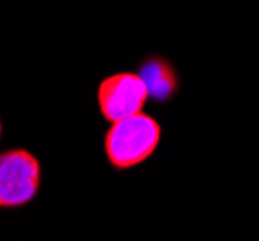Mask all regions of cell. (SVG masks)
Segmentation results:
<instances>
[{"label": "cell", "mask_w": 259, "mask_h": 241, "mask_svg": "<svg viewBox=\"0 0 259 241\" xmlns=\"http://www.w3.org/2000/svg\"><path fill=\"white\" fill-rule=\"evenodd\" d=\"M161 124L140 112L110 124L105 133V154L114 170H130L151 156L161 143Z\"/></svg>", "instance_id": "cell-1"}, {"label": "cell", "mask_w": 259, "mask_h": 241, "mask_svg": "<svg viewBox=\"0 0 259 241\" xmlns=\"http://www.w3.org/2000/svg\"><path fill=\"white\" fill-rule=\"evenodd\" d=\"M41 187V164L25 149L0 154V208L23 207Z\"/></svg>", "instance_id": "cell-2"}, {"label": "cell", "mask_w": 259, "mask_h": 241, "mask_svg": "<svg viewBox=\"0 0 259 241\" xmlns=\"http://www.w3.org/2000/svg\"><path fill=\"white\" fill-rule=\"evenodd\" d=\"M147 99H149L147 87L140 74L134 72L112 74L105 77L97 87L99 110L108 124L143 112Z\"/></svg>", "instance_id": "cell-3"}, {"label": "cell", "mask_w": 259, "mask_h": 241, "mask_svg": "<svg viewBox=\"0 0 259 241\" xmlns=\"http://www.w3.org/2000/svg\"><path fill=\"white\" fill-rule=\"evenodd\" d=\"M140 77L143 79L149 97L155 100L166 102L168 99H172L178 91V77L172 66L159 56H151L147 58L140 66Z\"/></svg>", "instance_id": "cell-4"}, {"label": "cell", "mask_w": 259, "mask_h": 241, "mask_svg": "<svg viewBox=\"0 0 259 241\" xmlns=\"http://www.w3.org/2000/svg\"><path fill=\"white\" fill-rule=\"evenodd\" d=\"M0 135H2V124H0Z\"/></svg>", "instance_id": "cell-5"}]
</instances>
